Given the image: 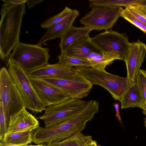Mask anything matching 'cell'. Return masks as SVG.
I'll use <instances>...</instances> for the list:
<instances>
[{"mask_svg": "<svg viewBox=\"0 0 146 146\" xmlns=\"http://www.w3.org/2000/svg\"><path fill=\"white\" fill-rule=\"evenodd\" d=\"M49 49L38 44L20 42L15 47L8 60L17 64L29 74L48 64Z\"/></svg>", "mask_w": 146, "mask_h": 146, "instance_id": "277c9868", "label": "cell"}, {"mask_svg": "<svg viewBox=\"0 0 146 146\" xmlns=\"http://www.w3.org/2000/svg\"><path fill=\"white\" fill-rule=\"evenodd\" d=\"M26 9L25 3H4L1 10L0 23V57L8 59L12 50L20 42L22 22Z\"/></svg>", "mask_w": 146, "mask_h": 146, "instance_id": "7a4b0ae2", "label": "cell"}, {"mask_svg": "<svg viewBox=\"0 0 146 146\" xmlns=\"http://www.w3.org/2000/svg\"><path fill=\"white\" fill-rule=\"evenodd\" d=\"M136 82L141 95L143 103H146V70L140 69Z\"/></svg>", "mask_w": 146, "mask_h": 146, "instance_id": "d4e9b609", "label": "cell"}, {"mask_svg": "<svg viewBox=\"0 0 146 146\" xmlns=\"http://www.w3.org/2000/svg\"><path fill=\"white\" fill-rule=\"evenodd\" d=\"M98 52L100 51L91 41L90 38L88 37L76 40L63 53L78 58L86 59L91 52Z\"/></svg>", "mask_w": 146, "mask_h": 146, "instance_id": "2e32d148", "label": "cell"}, {"mask_svg": "<svg viewBox=\"0 0 146 146\" xmlns=\"http://www.w3.org/2000/svg\"><path fill=\"white\" fill-rule=\"evenodd\" d=\"M113 105L115 110L117 117L119 121L120 124L122 125L123 124L119 113V105L117 103H114Z\"/></svg>", "mask_w": 146, "mask_h": 146, "instance_id": "f546056e", "label": "cell"}, {"mask_svg": "<svg viewBox=\"0 0 146 146\" xmlns=\"http://www.w3.org/2000/svg\"><path fill=\"white\" fill-rule=\"evenodd\" d=\"M0 99L8 125L10 117L26 108V105L7 69L5 67L0 70Z\"/></svg>", "mask_w": 146, "mask_h": 146, "instance_id": "52a82bcc", "label": "cell"}, {"mask_svg": "<svg viewBox=\"0 0 146 146\" xmlns=\"http://www.w3.org/2000/svg\"><path fill=\"white\" fill-rule=\"evenodd\" d=\"M140 4L146 5V0H141Z\"/></svg>", "mask_w": 146, "mask_h": 146, "instance_id": "836d02e7", "label": "cell"}, {"mask_svg": "<svg viewBox=\"0 0 146 146\" xmlns=\"http://www.w3.org/2000/svg\"><path fill=\"white\" fill-rule=\"evenodd\" d=\"M27 146H43V144H37L36 145H28Z\"/></svg>", "mask_w": 146, "mask_h": 146, "instance_id": "e575fe53", "label": "cell"}, {"mask_svg": "<svg viewBox=\"0 0 146 146\" xmlns=\"http://www.w3.org/2000/svg\"><path fill=\"white\" fill-rule=\"evenodd\" d=\"M37 119L24 108L11 116L7 133L25 131H33L39 127Z\"/></svg>", "mask_w": 146, "mask_h": 146, "instance_id": "5bb4252c", "label": "cell"}, {"mask_svg": "<svg viewBox=\"0 0 146 146\" xmlns=\"http://www.w3.org/2000/svg\"><path fill=\"white\" fill-rule=\"evenodd\" d=\"M44 1V0H27L26 3L29 9H31L35 5Z\"/></svg>", "mask_w": 146, "mask_h": 146, "instance_id": "83f0119b", "label": "cell"}, {"mask_svg": "<svg viewBox=\"0 0 146 146\" xmlns=\"http://www.w3.org/2000/svg\"><path fill=\"white\" fill-rule=\"evenodd\" d=\"M33 131H25L6 133L0 140V142L18 145H28L33 142Z\"/></svg>", "mask_w": 146, "mask_h": 146, "instance_id": "d6986e66", "label": "cell"}, {"mask_svg": "<svg viewBox=\"0 0 146 146\" xmlns=\"http://www.w3.org/2000/svg\"><path fill=\"white\" fill-rule=\"evenodd\" d=\"M30 78L38 97L47 107L71 98L58 88L42 78Z\"/></svg>", "mask_w": 146, "mask_h": 146, "instance_id": "8fae6325", "label": "cell"}, {"mask_svg": "<svg viewBox=\"0 0 146 146\" xmlns=\"http://www.w3.org/2000/svg\"><path fill=\"white\" fill-rule=\"evenodd\" d=\"M121 7H96L80 20V23L93 30H111L121 17Z\"/></svg>", "mask_w": 146, "mask_h": 146, "instance_id": "9c48e42d", "label": "cell"}, {"mask_svg": "<svg viewBox=\"0 0 146 146\" xmlns=\"http://www.w3.org/2000/svg\"><path fill=\"white\" fill-rule=\"evenodd\" d=\"M27 145H18L15 144L0 143V146H27Z\"/></svg>", "mask_w": 146, "mask_h": 146, "instance_id": "d6a6232c", "label": "cell"}, {"mask_svg": "<svg viewBox=\"0 0 146 146\" xmlns=\"http://www.w3.org/2000/svg\"><path fill=\"white\" fill-rule=\"evenodd\" d=\"M89 101L70 98L61 103L47 107L44 110V113L37 119L42 120L46 127L61 123L82 111Z\"/></svg>", "mask_w": 146, "mask_h": 146, "instance_id": "ba28073f", "label": "cell"}, {"mask_svg": "<svg viewBox=\"0 0 146 146\" xmlns=\"http://www.w3.org/2000/svg\"><path fill=\"white\" fill-rule=\"evenodd\" d=\"M122 109L139 107L143 103L142 97L136 81L133 82L123 96L121 101Z\"/></svg>", "mask_w": 146, "mask_h": 146, "instance_id": "ac0fdd59", "label": "cell"}, {"mask_svg": "<svg viewBox=\"0 0 146 146\" xmlns=\"http://www.w3.org/2000/svg\"><path fill=\"white\" fill-rule=\"evenodd\" d=\"M79 15V11L76 9H73L72 13L66 18L47 29L37 44L41 46L47 41L56 38H61L73 26L74 21Z\"/></svg>", "mask_w": 146, "mask_h": 146, "instance_id": "9a60e30c", "label": "cell"}, {"mask_svg": "<svg viewBox=\"0 0 146 146\" xmlns=\"http://www.w3.org/2000/svg\"><path fill=\"white\" fill-rule=\"evenodd\" d=\"M146 56V45L138 40L131 43L125 57V62L127 68V78L133 82Z\"/></svg>", "mask_w": 146, "mask_h": 146, "instance_id": "7c38bea8", "label": "cell"}, {"mask_svg": "<svg viewBox=\"0 0 146 146\" xmlns=\"http://www.w3.org/2000/svg\"><path fill=\"white\" fill-rule=\"evenodd\" d=\"M26 1L27 0H1L4 3L13 4L25 3Z\"/></svg>", "mask_w": 146, "mask_h": 146, "instance_id": "f1b7e54d", "label": "cell"}, {"mask_svg": "<svg viewBox=\"0 0 146 146\" xmlns=\"http://www.w3.org/2000/svg\"><path fill=\"white\" fill-rule=\"evenodd\" d=\"M58 63L72 67H91L90 62L88 60L70 56L63 53L58 56Z\"/></svg>", "mask_w": 146, "mask_h": 146, "instance_id": "7402d4cb", "label": "cell"}, {"mask_svg": "<svg viewBox=\"0 0 146 146\" xmlns=\"http://www.w3.org/2000/svg\"><path fill=\"white\" fill-rule=\"evenodd\" d=\"M98 112L97 107L90 102L81 111L62 122L48 127L39 126L33 132V142L36 144L48 143L81 132L87 123Z\"/></svg>", "mask_w": 146, "mask_h": 146, "instance_id": "6da1fadb", "label": "cell"}, {"mask_svg": "<svg viewBox=\"0 0 146 146\" xmlns=\"http://www.w3.org/2000/svg\"><path fill=\"white\" fill-rule=\"evenodd\" d=\"M73 10L68 7H66L61 12L42 23L41 24V27L48 29L66 18L72 13Z\"/></svg>", "mask_w": 146, "mask_h": 146, "instance_id": "603a6c76", "label": "cell"}, {"mask_svg": "<svg viewBox=\"0 0 146 146\" xmlns=\"http://www.w3.org/2000/svg\"><path fill=\"white\" fill-rule=\"evenodd\" d=\"M92 137L78 133L63 140L45 143L46 146H83Z\"/></svg>", "mask_w": 146, "mask_h": 146, "instance_id": "44dd1931", "label": "cell"}, {"mask_svg": "<svg viewBox=\"0 0 146 146\" xmlns=\"http://www.w3.org/2000/svg\"><path fill=\"white\" fill-rule=\"evenodd\" d=\"M139 108L142 109L143 110L142 113L146 117V103H143L141 104ZM145 119H146V117Z\"/></svg>", "mask_w": 146, "mask_h": 146, "instance_id": "1f68e13d", "label": "cell"}, {"mask_svg": "<svg viewBox=\"0 0 146 146\" xmlns=\"http://www.w3.org/2000/svg\"><path fill=\"white\" fill-rule=\"evenodd\" d=\"M96 141L92 139V138L88 140L83 146H97Z\"/></svg>", "mask_w": 146, "mask_h": 146, "instance_id": "4dcf8cb0", "label": "cell"}, {"mask_svg": "<svg viewBox=\"0 0 146 146\" xmlns=\"http://www.w3.org/2000/svg\"><path fill=\"white\" fill-rule=\"evenodd\" d=\"M93 30L89 27H71L61 38L59 44L61 53H64L75 42L81 38L89 37L90 33Z\"/></svg>", "mask_w": 146, "mask_h": 146, "instance_id": "e0dca14e", "label": "cell"}, {"mask_svg": "<svg viewBox=\"0 0 146 146\" xmlns=\"http://www.w3.org/2000/svg\"><path fill=\"white\" fill-rule=\"evenodd\" d=\"M75 68L93 85L99 86L105 88L115 100L120 102L133 83L127 77L114 75L105 70H98L92 67Z\"/></svg>", "mask_w": 146, "mask_h": 146, "instance_id": "3957f363", "label": "cell"}, {"mask_svg": "<svg viewBox=\"0 0 146 146\" xmlns=\"http://www.w3.org/2000/svg\"><path fill=\"white\" fill-rule=\"evenodd\" d=\"M8 72L25 104L26 108L40 113L47 106L38 97L29 74L18 64L8 60Z\"/></svg>", "mask_w": 146, "mask_h": 146, "instance_id": "5b68a950", "label": "cell"}, {"mask_svg": "<svg viewBox=\"0 0 146 146\" xmlns=\"http://www.w3.org/2000/svg\"><path fill=\"white\" fill-rule=\"evenodd\" d=\"M80 74L75 68L59 63L46 65L36 69L29 74L30 78H50L73 80Z\"/></svg>", "mask_w": 146, "mask_h": 146, "instance_id": "4fadbf2b", "label": "cell"}, {"mask_svg": "<svg viewBox=\"0 0 146 146\" xmlns=\"http://www.w3.org/2000/svg\"><path fill=\"white\" fill-rule=\"evenodd\" d=\"M43 146H45V145H43Z\"/></svg>", "mask_w": 146, "mask_h": 146, "instance_id": "74e56055", "label": "cell"}, {"mask_svg": "<svg viewBox=\"0 0 146 146\" xmlns=\"http://www.w3.org/2000/svg\"><path fill=\"white\" fill-rule=\"evenodd\" d=\"M86 59L90 62L92 68L100 70H105L106 66L116 60L114 57L101 52H91Z\"/></svg>", "mask_w": 146, "mask_h": 146, "instance_id": "ffe728a7", "label": "cell"}, {"mask_svg": "<svg viewBox=\"0 0 146 146\" xmlns=\"http://www.w3.org/2000/svg\"><path fill=\"white\" fill-rule=\"evenodd\" d=\"M124 9L138 19L146 23V5L139 4L125 8Z\"/></svg>", "mask_w": 146, "mask_h": 146, "instance_id": "cb8c5ba5", "label": "cell"}, {"mask_svg": "<svg viewBox=\"0 0 146 146\" xmlns=\"http://www.w3.org/2000/svg\"><path fill=\"white\" fill-rule=\"evenodd\" d=\"M90 40L101 52L124 61L131 43L125 34L111 29L98 34Z\"/></svg>", "mask_w": 146, "mask_h": 146, "instance_id": "8992f818", "label": "cell"}, {"mask_svg": "<svg viewBox=\"0 0 146 146\" xmlns=\"http://www.w3.org/2000/svg\"><path fill=\"white\" fill-rule=\"evenodd\" d=\"M42 79L73 99H81L87 96L93 85L80 74L76 78L73 80L50 78Z\"/></svg>", "mask_w": 146, "mask_h": 146, "instance_id": "30bf717a", "label": "cell"}, {"mask_svg": "<svg viewBox=\"0 0 146 146\" xmlns=\"http://www.w3.org/2000/svg\"><path fill=\"white\" fill-rule=\"evenodd\" d=\"M97 146H101V145H97Z\"/></svg>", "mask_w": 146, "mask_h": 146, "instance_id": "8d00e7d4", "label": "cell"}, {"mask_svg": "<svg viewBox=\"0 0 146 146\" xmlns=\"http://www.w3.org/2000/svg\"><path fill=\"white\" fill-rule=\"evenodd\" d=\"M121 17L136 26L146 34V23L136 18L126 11L124 9H123L121 12Z\"/></svg>", "mask_w": 146, "mask_h": 146, "instance_id": "484cf974", "label": "cell"}, {"mask_svg": "<svg viewBox=\"0 0 146 146\" xmlns=\"http://www.w3.org/2000/svg\"><path fill=\"white\" fill-rule=\"evenodd\" d=\"M8 124L7 122L4 107L0 102V140H1L7 133Z\"/></svg>", "mask_w": 146, "mask_h": 146, "instance_id": "4316f807", "label": "cell"}, {"mask_svg": "<svg viewBox=\"0 0 146 146\" xmlns=\"http://www.w3.org/2000/svg\"><path fill=\"white\" fill-rule=\"evenodd\" d=\"M144 124H145V127H146V119H145V120L144 121Z\"/></svg>", "mask_w": 146, "mask_h": 146, "instance_id": "d590c367", "label": "cell"}]
</instances>
